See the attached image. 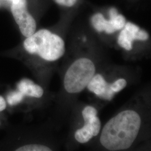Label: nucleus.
<instances>
[{
    "label": "nucleus",
    "instance_id": "nucleus-1",
    "mask_svg": "<svg viewBox=\"0 0 151 151\" xmlns=\"http://www.w3.org/2000/svg\"><path fill=\"white\" fill-rule=\"evenodd\" d=\"M140 126L141 118L137 112L133 110L122 111L105 125L100 143L109 151L128 149L138 135Z\"/></svg>",
    "mask_w": 151,
    "mask_h": 151
},
{
    "label": "nucleus",
    "instance_id": "nucleus-2",
    "mask_svg": "<svg viewBox=\"0 0 151 151\" xmlns=\"http://www.w3.org/2000/svg\"><path fill=\"white\" fill-rule=\"evenodd\" d=\"M24 47L29 53L37 54L50 62L59 60L65 53L63 40L47 29H41L27 37Z\"/></svg>",
    "mask_w": 151,
    "mask_h": 151
},
{
    "label": "nucleus",
    "instance_id": "nucleus-3",
    "mask_svg": "<svg viewBox=\"0 0 151 151\" xmlns=\"http://www.w3.org/2000/svg\"><path fill=\"white\" fill-rule=\"evenodd\" d=\"M95 66L91 60L81 58L70 65L64 77V87L70 93H77L86 87L95 75Z\"/></svg>",
    "mask_w": 151,
    "mask_h": 151
},
{
    "label": "nucleus",
    "instance_id": "nucleus-4",
    "mask_svg": "<svg viewBox=\"0 0 151 151\" xmlns=\"http://www.w3.org/2000/svg\"><path fill=\"white\" fill-rule=\"evenodd\" d=\"M11 12L22 34L29 37L35 32L37 24L27 9V0H12Z\"/></svg>",
    "mask_w": 151,
    "mask_h": 151
},
{
    "label": "nucleus",
    "instance_id": "nucleus-5",
    "mask_svg": "<svg viewBox=\"0 0 151 151\" xmlns=\"http://www.w3.org/2000/svg\"><path fill=\"white\" fill-rule=\"evenodd\" d=\"M110 19H105L103 14L97 13L91 17L92 26L99 32H105L108 34H112L121 30L126 24V20L123 15L118 14L116 9L112 7L109 11Z\"/></svg>",
    "mask_w": 151,
    "mask_h": 151
},
{
    "label": "nucleus",
    "instance_id": "nucleus-6",
    "mask_svg": "<svg viewBox=\"0 0 151 151\" xmlns=\"http://www.w3.org/2000/svg\"><path fill=\"white\" fill-rule=\"evenodd\" d=\"M149 38V35L145 30H141L137 25L132 22H126L123 29L119 34L118 43L127 50H131L133 42L135 40L145 41Z\"/></svg>",
    "mask_w": 151,
    "mask_h": 151
},
{
    "label": "nucleus",
    "instance_id": "nucleus-7",
    "mask_svg": "<svg viewBox=\"0 0 151 151\" xmlns=\"http://www.w3.org/2000/svg\"><path fill=\"white\" fill-rule=\"evenodd\" d=\"M87 87L90 91L104 100H111L115 94V92L111 89L110 84L100 74L93 76Z\"/></svg>",
    "mask_w": 151,
    "mask_h": 151
},
{
    "label": "nucleus",
    "instance_id": "nucleus-8",
    "mask_svg": "<svg viewBox=\"0 0 151 151\" xmlns=\"http://www.w3.org/2000/svg\"><path fill=\"white\" fill-rule=\"evenodd\" d=\"M85 121L83 126L86 129L91 132L93 137L97 136L101 129V122L97 116V110L91 106H87L82 112Z\"/></svg>",
    "mask_w": 151,
    "mask_h": 151
},
{
    "label": "nucleus",
    "instance_id": "nucleus-9",
    "mask_svg": "<svg viewBox=\"0 0 151 151\" xmlns=\"http://www.w3.org/2000/svg\"><path fill=\"white\" fill-rule=\"evenodd\" d=\"M17 86L18 90L24 96L40 98L43 95V88L27 78L22 79L18 82Z\"/></svg>",
    "mask_w": 151,
    "mask_h": 151
},
{
    "label": "nucleus",
    "instance_id": "nucleus-10",
    "mask_svg": "<svg viewBox=\"0 0 151 151\" xmlns=\"http://www.w3.org/2000/svg\"><path fill=\"white\" fill-rule=\"evenodd\" d=\"M93 137L91 132L83 127L81 129L77 130L75 134L76 140L80 143H86L92 139Z\"/></svg>",
    "mask_w": 151,
    "mask_h": 151
},
{
    "label": "nucleus",
    "instance_id": "nucleus-11",
    "mask_svg": "<svg viewBox=\"0 0 151 151\" xmlns=\"http://www.w3.org/2000/svg\"><path fill=\"white\" fill-rule=\"evenodd\" d=\"M24 96H25L19 90L11 92L7 97V100L9 104H10L11 106L16 105L22 102Z\"/></svg>",
    "mask_w": 151,
    "mask_h": 151
},
{
    "label": "nucleus",
    "instance_id": "nucleus-12",
    "mask_svg": "<svg viewBox=\"0 0 151 151\" xmlns=\"http://www.w3.org/2000/svg\"><path fill=\"white\" fill-rule=\"evenodd\" d=\"M17 151H50L52 150L47 146L42 145H27L22 146L17 149Z\"/></svg>",
    "mask_w": 151,
    "mask_h": 151
},
{
    "label": "nucleus",
    "instance_id": "nucleus-13",
    "mask_svg": "<svg viewBox=\"0 0 151 151\" xmlns=\"http://www.w3.org/2000/svg\"><path fill=\"white\" fill-rule=\"evenodd\" d=\"M127 82L125 79L120 78L118 80L115 81L113 83L110 84V87L111 89L115 93H116L122 90L127 86Z\"/></svg>",
    "mask_w": 151,
    "mask_h": 151
},
{
    "label": "nucleus",
    "instance_id": "nucleus-14",
    "mask_svg": "<svg viewBox=\"0 0 151 151\" xmlns=\"http://www.w3.org/2000/svg\"><path fill=\"white\" fill-rule=\"evenodd\" d=\"M56 3L60 5L66 7H72L75 5L77 0H54Z\"/></svg>",
    "mask_w": 151,
    "mask_h": 151
},
{
    "label": "nucleus",
    "instance_id": "nucleus-15",
    "mask_svg": "<svg viewBox=\"0 0 151 151\" xmlns=\"http://www.w3.org/2000/svg\"><path fill=\"white\" fill-rule=\"evenodd\" d=\"M6 108V103L4 98L0 96V112L4 111Z\"/></svg>",
    "mask_w": 151,
    "mask_h": 151
},
{
    "label": "nucleus",
    "instance_id": "nucleus-16",
    "mask_svg": "<svg viewBox=\"0 0 151 151\" xmlns=\"http://www.w3.org/2000/svg\"></svg>",
    "mask_w": 151,
    "mask_h": 151
}]
</instances>
